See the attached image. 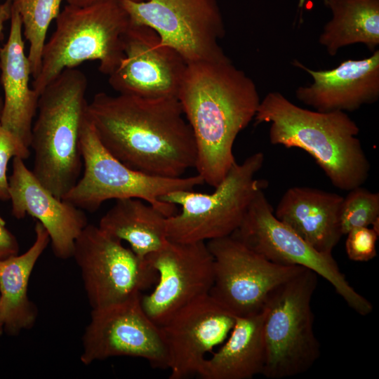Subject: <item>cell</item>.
<instances>
[{
    "mask_svg": "<svg viewBox=\"0 0 379 379\" xmlns=\"http://www.w3.org/2000/svg\"><path fill=\"white\" fill-rule=\"evenodd\" d=\"M86 114L103 147L131 169L176 178L195 168V138L178 98L100 92Z\"/></svg>",
    "mask_w": 379,
    "mask_h": 379,
    "instance_id": "6da1fadb",
    "label": "cell"
},
{
    "mask_svg": "<svg viewBox=\"0 0 379 379\" xmlns=\"http://www.w3.org/2000/svg\"><path fill=\"white\" fill-rule=\"evenodd\" d=\"M197 145L195 168L215 187L236 163L233 145L260 100L253 81L227 58L187 64L178 93Z\"/></svg>",
    "mask_w": 379,
    "mask_h": 379,
    "instance_id": "7a4b0ae2",
    "label": "cell"
},
{
    "mask_svg": "<svg viewBox=\"0 0 379 379\" xmlns=\"http://www.w3.org/2000/svg\"><path fill=\"white\" fill-rule=\"evenodd\" d=\"M254 120L270 123L271 144L307 152L335 187L350 191L366 181L371 165L359 128L345 112L309 110L273 91L260 100Z\"/></svg>",
    "mask_w": 379,
    "mask_h": 379,
    "instance_id": "3957f363",
    "label": "cell"
},
{
    "mask_svg": "<svg viewBox=\"0 0 379 379\" xmlns=\"http://www.w3.org/2000/svg\"><path fill=\"white\" fill-rule=\"evenodd\" d=\"M88 79L75 68L63 70L39 95L30 146L32 173L54 196L62 199L76 185L84 166L80 144L88 102Z\"/></svg>",
    "mask_w": 379,
    "mask_h": 379,
    "instance_id": "277c9868",
    "label": "cell"
},
{
    "mask_svg": "<svg viewBox=\"0 0 379 379\" xmlns=\"http://www.w3.org/2000/svg\"><path fill=\"white\" fill-rule=\"evenodd\" d=\"M55 21L43 49L39 73L32 83L39 95L65 69L98 60L99 71L109 76L124 58V38L131 22L121 0L83 7L67 4Z\"/></svg>",
    "mask_w": 379,
    "mask_h": 379,
    "instance_id": "5b68a950",
    "label": "cell"
},
{
    "mask_svg": "<svg viewBox=\"0 0 379 379\" xmlns=\"http://www.w3.org/2000/svg\"><path fill=\"white\" fill-rule=\"evenodd\" d=\"M317 280L314 272L303 268L268 296L262 310V375L266 378L281 379L304 373L319 358L311 306Z\"/></svg>",
    "mask_w": 379,
    "mask_h": 379,
    "instance_id": "8992f818",
    "label": "cell"
},
{
    "mask_svg": "<svg viewBox=\"0 0 379 379\" xmlns=\"http://www.w3.org/2000/svg\"><path fill=\"white\" fill-rule=\"evenodd\" d=\"M264 161L259 152L241 164L236 162L211 194L178 190L161 196V201L181 206L179 213L166 218L168 239L207 242L231 235L256 194L268 185L265 180L255 178Z\"/></svg>",
    "mask_w": 379,
    "mask_h": 379,
    "instance_id": "52a82bcc",
    "label": "cell"
},
{
    "mask_svg": "<svg viewBox=\"0 0 379 379\" xmlns=\"http://www.w3.org/2000/svg\"><path fill=\"white\" fill-rule=\"evenodd\" d=\"M80 144L84 172L62 199L83 211L93 213L109 199L137 198L168 218L177 213L176 205L161 201V196L178 190H193L204 184L198 174L168 178L130 168L103 147L87 114L81 130Z\"/></svg>",
    "mask_w": 379,
    "mask_h": 379,
    "instance_id": "ba28073f",
    "label": "cell"
},
{
    "mask_svg": "<svg viewBox=\"0 0 379 379\" xmlns=\"http://www.w3.org/2000/svg\"><path fill=\"white\" fill-rule=\"evenodd\" d=\"M231 235L270 261L312 270L328 281L359 314L366 316L373 311L371 302L350 284L332 253L317 251L276 218L264 190L256 194L240 225Z\"/></svg>",
    "mask_w": 379,
    "mask_h": 379,
    "instance_id": "9c48e42d",
    "label": "cell"
},
{
    "mask_svg": "<svg viewBox=\"0 0 379 379\" xmlns=\"http://www.w3.org/2000/svg\"><path fill=\"white\" fill-rule=\"evenodd\" d=\"M131 22L153 29L187 64L227 59L218 41L225 25L216 0H121Z\"/></svg>",
    "mask_w": 379,
    "mask_h": 379,
    "instance_id": "30bf717a",
    "label": "cell"
},
{
    "mask_svg": "<svg viewBox=\"0 0 379 379\" xmlns=\"http://www.w3.org/2000/svg\"><path fill=\"white\" fill-rule=\"evenodd\" d=\"M72 258L79 268L91 310L141 293L157 280V272L145 259L92 224L77 238Z\"/></svg>",
    "mask_w": 379,
    "mask_h": 379,
    "instance_id": "8fae6325",
    "label": "cell"
},
{
    "mask_svg": "<svg viewBox=\"0 0 379 379\" xmlns=\"http://www.w3.org/2000/svg\"><path fill=\"white\" fill-rule=\"evenodd\" d=\"M206 244L213 260L209 295L236 317L262 312L271 292L305 268L270 261L232 235Z\"/></svg>",
    "mask_w": 379,
    "mask_h": 379,
    "instance_id": "7c38bea8",
    "label": "cell"
},
{
    "mask_svg": "<svg viewBox=\"0 0 379 379\" xmlns=\"http://www.w3.org/2000/svg\"><path fill=\"white\" fill-rule=\"evenodd\" d=\"M141 293L117 303L92 309L82 336L80 360L84 365L115 357L145 359L168 368V355L160 326L145 313Z\"/></svg>",
    "mask_w": 379,
    "mask_h": 379,
    "instance_id": "4fadbf2b",
    "label": "cell"
},
{
    "mask_svg": "<svg viewBox=\"0 0 379 379\" xmlns=\"http://www.w3.org/2000/svg\"><path fill=\"white\" fill-rule=\"evenodd\" d=\"M157 273L153 291L141 296L147 316L161 326L172 314L208 294L213 282V260L206 242L168 240L145 258Z\"/></svg>",
    "mask_w": 379,
    "mask_h": 379,
    "instance_id": "5bb4252c",
    "label": "cell"
},
{
    "mask_svg": "<svg viewBox=\"0 0 379 379\" xmlns=\"http://www.w3.org/2000/svg\"><path fill=\"white\" fill-rule=\"evenodd\" d=\"M124 53L108 78L119 94L178 98L187 63L175 49L161 42L156 31L131 22L124 35Z\"/></svg>",
    "mask_w": 379,
    "mask_h": 379,
    "instance_id": "9a60e30c",
    "label": "cell"
},
{
    "mask_svg": "<svg viewBox=\"0 0 379 379\" xmlns=\"http://www.w3.org/2000/svg\"><path fill=\"white\" fill-rule=\"evenodd\" d=\"M236 316L209 293L181 307L161 326L170 379L197 375L208 353L228 337Z\"/></svg>",
    "mask_w": 379,
    "mask_h": 379,
    "instance_id": "2e32d148",
    "label": "cell"
},
{
    "mask_svg": "<svg viewBox=\"0 0 379 379\" xmlns=\"http://www.w3.org/2000/svg\"><path fill=\"white\" fill-rule=\"evenodd\" d=\"M8 191L12 215L22 219L31 215L47 230L54 255L60 259L72 258L74 242L88 224L83 210L56 197L36 179L20 157H14Z\"/></svg>",
    "mask_w": 379,
    "mask_h": 379,
    "instance_id": "e0dca14e",
    "label": "cell"
},
{
    "mask_svg": "<svg viewBox=\"0 0 379 379\" xmlns=\"http://www.w3.org/2000/svg\"><path fill=\"white\" fill-rule=\"evenodd\" d=\"M293 65L313 79L300 86L295 96L301 102L321 112H353L379 98V50L368 58L347 60L331 69L313 70L294 60Z\"/></svg>",
    "mask_w": 379,
    "mask_h": 379,
    "instance_id": "ac0fdd59",
    "label": "cell"
},
{
    "mask_svg": "<svg viewBox=\"0 0 379 379\" xmlns=\"http://www.w3.org/2000/svg\"><path fill=\"white\" fill-rule=\"evenodd\" d=\"M0 69L4 92L0 124L29 147L39 95L29 86L32 72L25 53L22 22L13 4L8 37L0 47Z\"/></svg>",
    "mask_w": 379,
    "mask_h": 379,
    "instance_id": "d6986e66",
    "label": "cell"
},
{
    "mask_svg": "<svg viewBox=\"0 0 379 379\" xmlns=\"http://www.w3.org/2000/svg\"><path fill=\"white\" fill-rule=\"evenodd\" d=\"M343 198L317 188L293 187L282 195L274 213L317 251L331 254L343 236L339 217Z\"/></svg>",
    "mask_w": 379,
    "mask_h": 379,
    "instance_id": "ffe728a7",
    "label": "cell"
},
{
    "mask_svg": "<svg viewBox=\"0 0 379 379\" xmlns=\"http://www.w3.org/2000/svg\"><path fill=\"white\" fill-rule=\"evenodd\" d=\"M34 232V241L25 252L0 260V308L4 331L10 335L32 328L38 317L37 307L28 296V285L33 269L51 239L39 221Z\"/></svg>",
    "mask_w": 379,
    "mask_h": 379,
    "instance_id": "44dd1931",
    "label": "cell"
},
{
    "mask_svg": "<svg viewBox=\"0 0 379 379\" xmlns=\"http://www.w3.org/2000/svg\"><path fill=\"white\" fill-rule=\"evenodd\" d=\"M263 312L236 317L222 346L202 363L201 379H251L262 374L265 364Z\"/></svg>",
    "mask_w": 379,
    "mask_h": 379,
    "instance_id": "7402d4cb",
    "label": "cell"
},
{
    "mask_svg": "<svg viewBox=\"0 0 379 379\" xmlns=\"http://www.w3.org/2000/svg\"><path fill=\"white\" fill-rule=\"evenodd\" d=\"M166 218L142 199L124 198L116 200L98 226L108 235L128 242L133 252L144 260L168 240Z\"/></svg>",
    "mask_w": 379,
    "mask_h": 379,
    "instance_id": "603a6c76",
    "label": "cell"
},
{
    "mask_svg": "<svg viewBox=\"0 0 379 379\" xmlns=\"http://www.w3.org/2000/svg\"><path fill=\"white\" fill-rule=\"evenodd\" d=\"M332 17L319 43L334 56L339 49L363 44L374 52L379 45V0H326Z\"/></svg>",
    "mask_w": 379,
    "mask_h": 379,
    "instance_id": "cb8c5ba5",
    "label": "cell"
},
{
    "mask_svg": "<svg viewBox=\"0 0 379 379\" xmlns=\"http://www.w3.org/2000/svg\"><path fill=\"white\" fill-rule=\"evenodd\" d=\"M62 1L12 0L21 19L23 36L29 43L27 58L33 79L39 73L47 31L60 12Z\"/></svg>",
    "mask_w": 379,
    "mask_h": 379,
    "instance_id": "d4e9b609",
    "label": "cell"
},
{
    "mask_svg": "<svg viewBox=\"0 0 379 379\" xmlns=\"http://www.w3.org/2000/svg\"><path fill=\"white\" fill-rule=\"evenodd\" d=\"M343 198L339 224L342 235L356 227H368L379 220V194L357 187Z\"/></svg>",
    "mask_w": 379,
    "mask_h": 379,
    "instance_id": "484cf974",
    "label": "cell"
},
{
    "mask_svg": "<svg viewBox=\"0 0 379 379\" xmlns=\"http://www.w3.org/2000/svg\"><path fill=\"white\" fill-rule=\"evenodd\" d=\"M29 147L11 132L0 124V200L10 199L8 164L11 158L26 159L29 157Z\"/></svg>",
    "mask_w": 379,
    "mask_h": 379,
    "instance_id": "4316f807",
    "label": "cell"
},
{
    "mask_svg": "<svg viewBox=\"0 0 379 379\" xmlns=\"http://www.w3.org/2000/svg\"><path fill=\"white\" fill-rule=\"evenodd\" d=\"M378 234L368 227H356L346 235L345 250L349 259L367 262L377 255L376 242Z\"/></svg>",
    "mask_w": 379,
    "mask_h": 379,
    "instance_id": "83f0119b",
    "label": "cell"
},
{
    "mask_svg": "<svg viewBox=\"0 0 379 379\" xmlns=\"http://www.w3.org/2000/svg\"><path fill=\"white\" fill-rule=\"evenodd\" d=\"M19 244L15 235L6 227L0 215V260L18 255Z\"/></svg>",
    "mask_w": 379,
    "mask_h": 379,
    "instance_id": "f1b7e54d",
    "label": "cell"
},
{
    "mask_svg": "<svg viewBox=\"0 0 379 379\" xmlns=\"http://www.w3.org/2000/svg\"><path fill=\"white\" fill-rule=\"evenodd\" d=\"M12 12V0H4L0 4V37L2 36L4 25L5 22L10 20ZM3 104L0 98V116Z\"/></svg>",
    "mask_w": 379,
    "mask_h": 379,
    "instance_id": "f546056e",
    "label": "cell"
},
{
    "mask_svg": "<svg viewBox=\"0 0 379 379\" xmlns=\"http://www.w3.org/2000/svg\"><path fill=\"white\" fill-rule=\"evenodd\" d=\"M69 5L75 6H87L107 0H65Z\"/></svg>",
    "mask_w": 379,
    "mask_h": 379,
    "instance_id": "4dcf8cb0",
    "label": "cell"
},
{
    "mask_svg": "<svg viewBox=\"0 0 379 379\" xmlns=\"http://www.w3.org/2000/svg\"><path fill=\"white\" fill-rule=\"evenodd\" d=\"M4 322H3V320H2L1 312V308H0V336L2 335V333H4Z\"/></svg>",
    "mask_w": 379,
    "mask_h": 379,
    "instance_id": "1f68e13d",
    "label": "cell"
},
{
    "mask_svg": "<svg viewBox=\"0 0 379 379\" xmlns=\"http://www.w3.org/2000/svg\"><path fill=\"white\" fill-rule=\"evenodd\" d=\"M326 0H324V1L325 2ZM305 0H298V8H302V6H304L305 4Z\"/></svg>",
    "mask_w": 379,
    "mask_h": 379,
    "instance_id": "d6a6232c",
    "label": "cell"
},
{
    "mask_svg": "<svg viewBox=\"0 0 379 379\" xmlns=\"http://www.w3.org/2000/svg\"><path fill=\"white\" fill-rule=\"evenodd\" d=\"M131 1H136V2H140V1H147V0H131Z\"/></svg>",
    "mask_w": 379,
    "mask_h": 379,
    "instance_id": "836d02e7",
    "label": "cell"
},
{
    "mask_svg": "<svg viewBox=\"0 0 379 379\" xmlns=\"http://www.w3.org/2000/svg\"><path fill=\"white\" fill-rule=\"evenodd\" d=\"M0 1H2V0H0ZM4 1V0H3Z\"/></svg>",
    "mask_w": 379,
    "mask_h": 379,
    "instance_id": "e575fe53",
    "label": "cell"
}]
</instances>
